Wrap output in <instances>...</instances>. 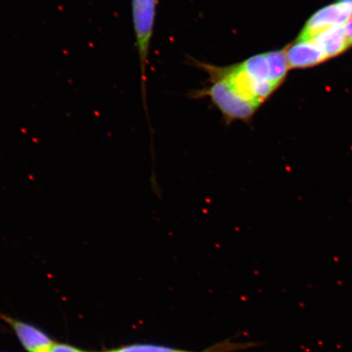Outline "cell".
<instances>
[{
    "instance_id": "7a4b0ae2",
    "label": "cell",
    "mask_w": 352,
    "mask_h": 352,
    "mask_svg": "<svg viewBox=\"0 0 352 352\" xmlns=\"http://www.w3.org/2000/svg\"><path fill=\"white\" fill-rule=\"evenodd\" d=\"M157 0H131L132 20H133L136 47H138L142 91L145 112L147 113L146 81L149 48L152 41L154 24L157 14Z\"/></svg>"
},
{
    "instance_id": "8992f818",
    "label": "cell",
    "mask_w": 352,
    "mask_h": 352,
    "mask_svg": "<svg viewBox=\"0 0 352 352\" xmlns=\"http://www.w3.org/2000/svg\"><path fill=\"white\" fill-rule=\"evenodd\" d=\"M22 345L29 352H50L55 343L41 330L20 321L8 319Z\"/></svg>"
},
{
    "instance_id": "277c9868",
    "label": "cell",
    "mask_w": 352,
    "mask_h": 352,
    "mask_svg": "<svg viewBox=\"0 0 352 352\" xmlns=\"http://www.w3.org/2000/svg\"><path fill=\"white\" fill-rule=\"evenodd\" d=\"M352 16L347 4L338 1L315 12L307 21L297 41H310L322 30L336 25H344Z\"/></svg>"
},
{
    "instance_id": "8fae6325",
    "label": "cell",
    "mask_w": 352,
    "mask_h": 352,
    "mask_svg": "<svg viewBox=\"0 0 352 352\" xmlns=\"http://www.w3.org/2000/svg\"><path fill=\"white\" fill-rule=\"evenodd\" d=\"M340 1L347 4L352 10V0H340Z\"/></svg>"
},
{
    "instance_id": "ba28073f",
    "label": "cell",
    "mask_w": 352,
    "mask_h": 352,
    "mask_svg": "<svg viewBox=\"0 0 352 352\" xmlns=\"http://www.w3.org/2000/svg\"><path fill=\"white\" fill-rule=\"evenodd\" d=\"M113 352H188L178 349H170V347L156 345H133L122 347Z\"/></svg>"
},
{
    "instance_id": "6da1fadb",
    "label": "cell",
    "mask_w": 352,
    "mask_h": 352,
    "mask_svg": "<svg viewBox=\"0 0 352 352\" xmlns=\"http://www.w3.org/2000/svg\"><path fill=\"white\" fill-rule=\"evenodd\" d=\"M210 77L211 85L197 91L195 98H209L221 113L227 126L236 121L249 124L259 109L258 105L241 96L226 79L214 76Z\"/></svg>"
},
{
    "instance_id": "9c48e42d",
    "label": "cell",
    "mask_w": 352,
    "mask_h": 352,
    "mask_svg": "<svg viewBox=\"0 0 352 352\" xmlns=\"http://www.w3.org/2000/svg\"><path fill=\"white\" fill-rule=\"evenodd\" d=\"M50 352H83L73 346L64 344H54Z\"/></svg>"
},
{
    "instance_id": "30bf717a",
    "label": "cell",
    "mask_w": 352,
    "mask_h": 352,
    "mask_svg": "<svg viewBox=\"0 0 352 352\" xmlns=\"http://www.w3.org/2000/svg\"><path fill=\"white\" fill-rule=\"evenodd\" d=\"M346 37L349 46H352V16L344 25Z\"/></svg>"
},
{
    "instance_id": "3957f363",
    "label": "cell",
    "mask_w": 352,
    "mask_h": 352,
    "mask_svg": "<svg viewBox=\"0 0 352 352\" xmlns=\"http://www.w3.org/2000/svg\"><path fill=\"white\" fill-rule=\"evenodd\" d=\"M239 65L259 85L276 88L283 85L289 69L285 47L250 56Z\"/></svg>"
},
{
    "instance_id": "52a82bcc",
    "label": "cell",
    "mask_w": 352,
    "mask_h": 352,
    "mask_svg": "<svg viewBox=\"0 0 352 352\" xmlns=\"http://www.w3.org/2000/svg\"><path fill=\"white\" fill-rule=\"evenodd\" d=\"M310 41L318 44L327 58L341 54L349 47L344 25H336L325 29L315 35Z\"/></svg>"
},
{
    "instance_id": "5b68a950",
    "label": "cell",
    "mask_w": 352,
    "mask_h": 352,
    "mask_svg": "<svg viewBox=\"0 0 352 352\" xmlns=\"http://www.w3.org/2000/svg\"><path fill=\"white\" fill-rule=\"evenodd\" d=\"M285 48L289 69L312 67L328 59L318 44L312 41H296Z\"/></svg>"
}]
</instances>
